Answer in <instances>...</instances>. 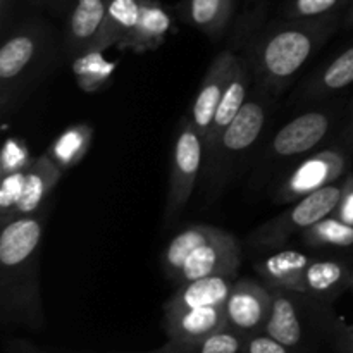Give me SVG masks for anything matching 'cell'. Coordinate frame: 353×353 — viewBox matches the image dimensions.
Returning <instances> with one entry per match:
<instances>
[{"mask_svg":"<svg viewBox=\"0 0 353 353\" xmlns=\"http://www.w3.org/2000/svg\"><path fill=\"white\" fill-rule=\"evenodd\" d=\"M171 14L157 0H145L141 16L134 30L116 45L119 50H131L133 54H145L155 50L164 43L171 30Z\"/></svg>","mask_w":353,"mask_h":353,"instance_id":"21","label":"cell"},{"mask_svg":"<svg viewBox=\"0 0 353 353\" xmlns=\"http://www.w3.org/2000/svg\"><path fill=\"white\" fill-rule=\"evenodd\" d=\"M241 264V245L228 231L219 230L210 240L196 247L188 255L178 274L172 278L176 285L209 278V276H230L234 278Z\"/></svg>","mask_w":353,"mask_h":353,"instance_id":"10","label":"cell"},{"mask_svg":"<svg viewBox=\"0 0 353 353\" xmlns=\"http://www.w3.org/2000/svg\"><path fill=\"white\" fill-rule=\"evenodd\" d=\"M234 281L230 276H209L178 285L164 303V314L200 307H224Z\"/></svg>","mask_w":353,"mask_h":353,"instance_id":"18","label":"cell"},{"mask_svg":"<svg viewBox=\"0 0 353 353\" xmlns=\"http://www.w3.org/2000/svg\"><path fill=\"white\" fill-rule=\"evenodd\" d=\"M241 353H296L292 348H288L286 345L279 343L278 340H274L272 336H269L268 333L261 331V333L250 334V336H245L243 348Z\"/></svg>","mask_w":353,"mask_h":353,"instance_id":"32","label":"cell"},{"mask_svg":"<svg viewBox=\"0 0 353 353\" xmlns=\"http://www.w3.org/2000/svg\"><path fill=\"white\" fill-rule=\"evenodd\" d=\"M112 0H74L65 17L62 48L68 59L78 57L90 48L102 28Z\"/></svg>","mask_w":353,"mask_h":353,"instance_id":"14","label":"cell"},{"mask_svg":"<svg viewBox=\"0 0 353 353\" xmlns=\"http://www.w3.org/2000/svg\"><path fill=\"white\" fill-rule=\"evenodd\" d=\"M24 179H26V171L10 172L2 178V185H0V226H3L10 219L14 209L19 203L24 190Z\"/></svg>","mask_w":353,"mask_h":353,"instance_id":"30","label":"cell"},{"mask_svg":"<svg viewBox=\"0 0 353 353\" xmlns=\"http://www.w3.org/2000/svg\"><path fill=\"white\" fill-rule=\"evenodd\" d=\"M143 3L145 0H112L102 28L90 48L105 52L112 45H119L140 21Z\"/></svg>","mask_w":353,"mask_h":353,"instance_id":"22","label":"cell"},{"mask_svg":"<svg viewBox=\"0 0 353 353\" xmlns=\"http://www.w3.org/2000/svg\"><path fill=\"white\" fill-rule=\"evenodd\" d=\"M169 341L174 345H193L228 326L224 307H200L164 314Z\"/></svg>","mask_w":353,"mask_h":353,"instance_id":"16","label":"cell"},{"mask_svg":"<svg viewBox=\"0 0 353 353\" xmlns=\"http://www.w3.org/2000/svg\"><path fill=\"white\" fill-rule=\"evenodd\" d=\"M14 0H0V16H2V34L7 33V17Z\"/></svg>","mask_w":353,"mask_h":353,"instance_id":"37","label":"cell"},{"mask_svg":"<svg viewBox=\"0 0 353 353\" xmlns=\"http://www.w3.org/2000/svg\"><path fill=\"white\" fill-rule=\"evenodd\" d=\"M300 236L310 248H353V226L333 214L310 226Z\"/></svg>","mask_w":353,"mask_h":353,"instance_id":"27","label":"cell"},{"mask_svg":"<svg viewBox=\"0 0 353 353\" xmlns=\"http://www.w3.org/2000/svg\"><path fill=\"white\" fill-rule=\"evenodd\" d=\"M245 336L231 330L230 326L216 331L210 336L203 338L202 341L193 345H174L169 341V353H241Z\"/></svg>","mask_w":353,"mask_h":353,"instance_id":"28","label":"cell"},{"mask_svg":"<svg viewBox=\"0 0 353 353\" xmlns=\"http://www.w3.org/2000/svg\"><path fill=\"white\" fill-rule=\"evenodd\" d=\"M152 353H169V350H168V347H162V348H159L157 352H152Z\"/></svg>","mask_w":353,"mask_h":353,"instance_id":"39","label":"cell"},{"mask_svg":"<svg viewBox=\"0 0 353 353\" xmlns=\"http://www.w3.org/2000/svg\"><path fill=\"white\" fill-rule=\"evenodd\" d=\"M62 172L64 171L48 157V154H43L40 155V157L33 159L30 168L26 169L23 196H21L19 203H17V207L14 209L9 221L16 219V217L30 216V214H34L40 209H43L47 199L50 196V193L54 192L55 186H57ZM9 221H7V223H9Z\"/></svg>","mask_w":353,"mask_h":353,"instance_id":"19","label":"cell"},{"mask_svg":"<svg viewBox=\"0 0 353 353\" xmlns=\"http://www.w3.org/2000/svg\"><path fill=\"white\" fill-rule=\"evenodd\" d=\"M254 85L255 78L254 72H252L250 62H248V59L238 55L236 62H234L233 74H231L230 83H228L226 90H224L223 100H221L219 107H217L216 116H214L212 124L209 128V133H207L205 140H203L205 154L216 145L221 134L224 133V130L233 123L234 117L243 109Z\"/></svg>","mask_w":353,"mask_h":353,"instance_id":"15","label":"cell"},{"mask_svg":"<svg viewBox=\"0 0 353 353\" xmlns=\"http://www.w3.org/2000/svg\"><path fill=\"white\" fill-rule=\"evenodd\" d=\"M31 162L33 159L28 150V145L23 140L9 137L3 141L2 155H0V176L2 178L10 172L26 171Z\"/></svg>","mask_w":353,"mask_h":353,"instance_id":"31","label":"cell"},{"mask_svg":"<svg viewBox=\"0 0 353 353\" xmlns=\"http://www.w3.org/2000/svg\"><path fill=\"white\" fill-rule=\"evenodd\" d=\"M30 2L40 9L55 14V16H61V14L69 12L74 0H30Z\"/></svg>","mask_w":353,"mask_h":353,"instance_id":"35","label":"cell"},{"mask_svg":"<svg viewBox=\"0 0 353 353\" xmlns=\"http://www.w3.org/2000/svg\"><path fill=\"white\" fill-rule=\"evenodd\" d=\"M203 159H205L203 140L186 114L179 124L178 137H176L174 148H172L169 192L164 209V226H169L190 202L196 179L202 176Z\"/></svg>","mask_w":353,"mask_h":353,"instance_id":"9","label":"cell"},{"mask_svg":"<svg viewBox=\"0 0 353 353\" xmlns=\"http://www.w3.org/2000/svg\"><path fill=\"white\" fill-rule=\"evenodd\" d=\"M353 0H285L281 16L285 19H321L343 16Z\"/></svg>","mask_w":353,"mask_h":353,"instance_id":"29","label":"cell"},{"mask_svg":"<svg viewBox=\"0 0 353 353\" xmlns=\"http://www.w3.org/2000/svg\"><path fill=\"white\" fill-rule=\"evenodd\" d=\"M271 292L272 305L264 333L278 340L279 343L300 352L316 336L317 330L331 331L334 319L331 310L333 303L314 299L307 293L283 288H271Z\"/></svg>","mask_w":353,"mask_h":353,"instance_id":"5","label":"cell"},{"mask_svg":"<svg viewBox=\"0 0 353 353\" xmlns=\"http://www.w3.org/2000/svg\"><path fill=\"white\" fill-rule=\"evenodd\" d=\"M310 255L292 248H281L255 262V271L271 288H283L303 293V274Z\"/></svg>","mask_w":353,"mask_h":353,"instance_id":"20","label":"cell"},{"mask_svg":"<svg viewBox=\"0 0 353 353\" xmlns=\"http://www.w3.org/2000/svg\"><path fill=\"white\" fill-rule=\"evenodd\" d=\"M219 230L221 228L209 226V224H193V226L185 228L176 236H172V240L165 245L161 255L162 269H164L165 276L169 279L174 278L178 274L179 268L183 265V262L188 259V255L196 247L210 240L214 234H217Z\"/></svg>","mask_w":353,"mask_h":353,"instance_id":"24","label":"cell"},{"mask_svg":"<svg viewBox=\"0 0 353 353\" xmlns=\"http://www.w3.org/2000/svg\"><path fill=\"white\" fill-rule=\"evenodd\" d=\"M333 216L353 226V174L345 176L343 192H341L340 203H338Z\"/></svg>","mask_w":353,"mask_h":353,"instance_id":"34","label":"cell"},{"mask_svg":"<svg viewBox=\"0 0 353 353\" xmlns=\"http://www.w3.org/2000/svg\"><path fill=\"white\" fill-rule=\"evenodd\" d=\"M343 179L293 202L285 212L255 228L248 236V245L255 250H278L295 234H302L324 217L331 216L340 203Z\"/></svg>","mask_w":353,"mask_h":353,"instance_id":"7","label":"cell"},{"mask_svg":"<svg viewBox=\"0 0 353 353\" xmlns=\"http://www.w3.org/2000/svg\"><path fill=\"white\" fill-rule=\"evenodd\" d=\"M353 281L350 261L334 257H310L303 274V293L333 303Z\"/></svg>","mask_w":353,"mask_h":353,"instance_id":"17","label":"cell"},{"mask_svg":"<svg viewBox=\"0 0 353 353\" xmlns=\"http://www.w3.org/2000/svg\"><path fill=\"white\" fill-rule=\"evenodd\" d=\"M340 143L353 154V102L350 105V114H348L347 117V124H345L343 131H341Z\"/></svg>","mask_w":353,"mask_h":353,"instance_id":"36","label":"cell"},{"mask_svg":"<svg viewBox=\"0 0 353 353\" xmlns=\"http://www.w3.org/2000/svg\"><path fill=\"white\" fill-rule=\"evenodd\" d=\"M341 116L340 103L307 109L285 124L271 138L264 152V168L286 169L314 154L326 143Z\"/></svg>","mask_w":353,"mask_h":353,"instance_id":"6","label":"cell"},{"mask_svg":"<svg viewBox=\"0 0 353 353\" xmlns=\"http://www.w3.org/2000/svg\"><path fill=\"white\" fill-rule=\"evenodd\" d=\"M331 343L336 353H353V327L334 316L330 331Z\"/></svg>","mask_w":353,"mask_h":353,"instance_id":"33","label":"cell"},{"mask_svg":"<svg viewBox=\"0 0 353 353\" xmlns=\"http://www.w3.org/2000/svg\"><path fill=\"white\" fill-rule=\"evenodd\" d=\"M114 62L103 57L102 50L88 48L78 57L72 59V71H74L78 85L83 92L93 93L103 88L112 79Z\"/></svg>","mask_w":353,"mask_h":353,"instance_id":"26","label":"cell"},{"mask_svg":"<svg viewBox=\"0 0 353 353\" xmlns=\"http://www.w3.org/2000/svg\"><path fill=\"white\" fill-rule=\"evenodd\" d=\"M353 154L343 145H333L307 155L286 171L274 192L276 203H293L347 176Z\"/></svg>","mask_w":353,"mask_h":353,"instance_id":"8","label":"cell"},{"mask_svg":"<svg viewBox=\"0 0 353 353\" xmlns=\"http://www.w3.org/2000/svg\"><path fill=\"white\" fill-rule=\"evenodd\" d=\"M48 212L16 217L0 231V316L3 324L40 330L41 243Z\"/></svg>","mask_w":353,"mask_h":353,"instance_id":"1","label":"cell"},{"mask_svg":"<svg viewBox=\"0 0 353 353\" xmlns=\"http://www.w3.org/2000/svg\"><path fill=\"white\" fill-rule=\"evenodd\" d=\"M272 305V292L265 283L243 278L234 281L224 310L228 326L243 336L261 333L268 323Z\"/></svg>","mask_w":353,"mask_h":353,"instance_id":"11","label":"cell"},{"mask_svg":"<svg viewBox=\"0 0 353 353\" xmlns=\"http://www.w3.org/2000/svg\"><path fill=\"white\" fill-rule=\"evenodd\" d=\"M274 93L255 85L233 123L224 130L219 140L205 154L202 169V190L209 199H216L236 176L245 164L248 154L257 147L262 138L269 114L272 109Z\"/></svg>","mask_w":353,"mask_h":353,"instance_id":"4","label":"cell"},{"mask_svg":"<svg viewBox=\"0 0 353 353\" xmlns=\"http://www.w3.org/2000/svg\"><path fill=\"white\" fill-rule=\"evenodd\" d=\"M93 130L88 124H74L62 131L48 148V157L62 169H71L83 161L92 143Z\"/></svg>","mask_w":353,"mask_h":353,"instance_id":"25","label":"cell"},{"mask_svg":"<svg viewBox=\"0 0 353 353\" xmlns=\"http://www.w3.org/2000/svg\"><path fill=\"white\" fill-rule=\"evenodd\" d=\"M236 0H185L183 19L210 38L223 37L231 23Z\"/></svg>","mask_w":353,"mask_h":353,"instance_id":"23","label":"cell"},{"mask_svg":"<svg viewBox=\"0 0 353 353\" xmlns=\"http://www.w3.org/2000/svg\"><path fill=\"white\" fill-rule=\"evenodd\" d=\"M343 16L321 19H285L271 23L254 38L248 62L255 85L274 95L285 92L303 65L327 43L341 26Z\"/></svg>","mask_w":353,"mask_h":353,"instance_id":"2","label":"cell"},{"mask_svg":"<svg viewBox=\"0 0 353 353\" xmlns=\"http://www.w3.org/2000/svg\"><path fill=\"white\" fill-rule=\"evenodd\" d=\"M353 83V45L314 69L293 95L295 103H316L347 90Z\"/></svg>","mask_w":353,"mask_h":353,"instance_id":"13","label":"cell"},{"mask_svg":"<svg viewBox=\"0 0 353 353\" xmlns=\"http://www.w3.org/2000/svg\"><path fill=\"white\" fill-rule=\"evenodd\" d=\"M341 26L343 28H353V2L348 6V9L345 10L343 19H341Z\"/></svg>","mask_w":353,"mask_h":353,"instance_id":"38","label":"cell"},{"mask_svg":"<svg viewBox=\"0 0 353 353\" xmlns=\"http://www.w3.org/2000/svg\"><path fill=\"white\" fill-rule=\"evenodd\" d=\"M57 57L54 30L41 19H26L3 34L0 45V112L12 116L31 90L43 81Z\"/></svg>","mask_w":353,"mask_h":353,"instance_id":"3","label":"cell"},{"mask_svg":"<svg viewBox=\"0 0 353 353\" xmlns=\"http://www.w3.org/2000/svg\"><path fill=\"white\" fill-rule=\"evenodd\" d=\"M236 54L231 50H223L216 55L212 62H210L209 69H207L205 76L202 79L199 93H196L193 105L190 109L188 117L195 128L199 130L202 140H205L209 128L212 124L216 110L219 107L221 100H223L224 90H226L228 83H230L231 74H233L234 62H236Z\"/></svg>","mask_w":353,"mask_h":353,"instance_id":"12","label":"cell"}]
</instances>
